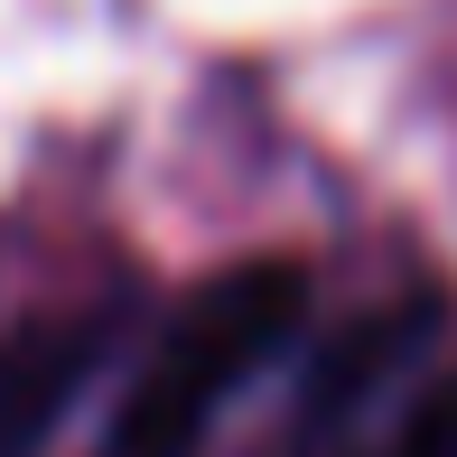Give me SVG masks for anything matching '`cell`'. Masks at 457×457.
Masks as SVG:
<instances>
[{
    "label": "cell",
    "mask_w": 457,
    "mask_h": 457,
    "mask_svg": "<svg viewBox=\"0 0 457 457\" xmlns=\"http://www.w3.org/2000/svg\"><path fill=\"white\" fill-rule=\"evenodd\" d=\"M299 318H308V271H299V262L215 271L150 337V355H140L131 392H121V411H112L103 457H196L205 420H215L271 355H289Z\"/></svg>",
    "instance_id": "6da1fadb"
},
{
    "label": "cell",
    "mask_w": 457,
    "mask_h": 457,
    "mask_svg": "<svg viewBox=\"0 0 457 457\" xmlns=\"http://www.w3.org/2000/svg\"><path fill=\"white\" fill-rule=\"evenodd\" d=\"M103 327H56V337H29V345H0V457H29L37 439L56 429L66 392L85 383Z\"/></svg>",
    "instance_id": "7a4b0ae2"
},
{
    "label": "cell",
    "mask_w": 457,
    "mask_h": 457,
    "mask_svg": "<svg viewBox=\"0 0 457 457\" xmlns=\"http://www.w3.org/2000/svg\"><path fill=\"white\" fill-rule=\"evenodd\" d=\"M392 457H457V373L411 411V429H402V448H392Z\"/></svg>",
    "instance_id": "3957f363"
}]
</instances>
